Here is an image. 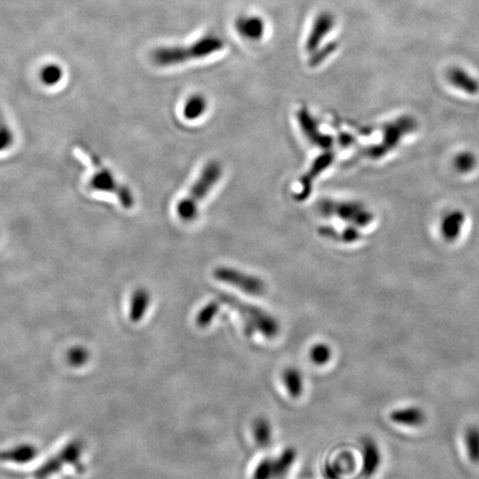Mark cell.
<instances>
[{
    "label": "cell",
    "instance_id": "cell-1",
    "mask_svg": "<svg viewBox=\"0 0 479 479\" xmlns=\"http://www.w3.org/2000/svg\"><path fill=\"white\" fill-rule=\"evenodd\" d=\"M224 48V43L215 35H208L187 47H160L151 54L153 64L159 67H172L190 60L202 59Z\"/></svg>",
    "mask_w": 479,
    "mask_h": 479
},
{
    "label": "cell",
    "instance_id": "cell-2",
    "mask_svg": "<svg viewBox=\"0 0 479 479\" xmlns=\"http://www.w3.org/2000/svg\"><path fill=\"white\" fill-rule=\"evenodd\" d=\"M222 166L219 161H209L202 168L198 179L196 180V183H193L190 191L178 203L177 215L183 222L190 223L196 219L200 203L217 185L222 177Z\"/></svg>",
    "mask_w": 479,
    "mask_h": 479
},
{
    "label": "cell",
    "instance_id": "cell-3",
    "mask_svg": "<svg viewBox=\"0 0 479 479\" xmlns=\"http://www.w3.org/2000/svg\"><path fill=\"white\" fill-rule=\"evenodd\" d=\"M217 297L220 303L234 308L242 316L248 334H252L255 331H257L264 335L265 338H273L280 332L278 322L262 308L250 306L243 301L224 293H220Z\"/></svg>",
    "mask_w": 479,
    "mask_h": 479
},
{
    "label": "cell",
    "instance_id": "cell-4",
    "mask_svg": "<svg viewBox=\"0 0 479 479\" xmlns=\"http://www.w3.org/2000/svg\"><path fill=\"white\" fill-rule=\"evenodd\" d=\"M317 211L325 217H338L354 227L364 228L372 223L374 215L359 202L335 201L324 199L317 203Z\"/></svg>",
    "mask_w": 479,
    "mask_h": 479
},
{
    "label": "cell",
    "instance_id": "cell-5",
    "mask_svg": "<svg viewBox=\"0 0 479 479\" xmlns=\"http://www.w3.org/2000/svg\"><path fill=\"white\" fill-rule=\"evenodd\" d=\"M417 128L415 119L408 115L397 119L392 124H387L384 127L383 142L378 145L367 148L363 150V155L370 158L378 159L389 152L392 149L399 145V140L406 134H410Z\"/></svg>",
    "mask_w": 479,
    "mask_h": 479
},
{
    "label": "cell",
    "instance_id": "cell-6",
    "mask_svg": "<svg viewBox=\"0 0 479 479\" xmlns=\"http://www.w3.org/2000/svg\"><path fill=\"white\" fill-rule=\"evenodd\" d=\"M217 281L227 283L231 287L241 289L252 296H261L265 292V283L257 276L245 273L243 271L228 266H219L213 272Z\"/></svg>",
    "mask_w": 479,
    "mask_h": 479
},
{
    "label": "cell",
    "instance_id": "cell-7",
    "mask_svg": "<svg viewBox=\"0 0 479 479\" xmlns=\"http://www.w3.org/2000/svg\"><path fill=\"white\" fill-rule=\"evenodd\" d=\"M297 121H299L303 134L306 136L310 145H316V147L321 148L325 151L329 150L332 148L334 140L331 136L322 134L319 124L316 122L315 119L312 117V115L308 113L306 108H301L297 111Z\"/></svg>",
    "mask_w": 479,
    "mask_h": 479
},
{
    "label": "cell",
    "instance_id": "cell-8",
    "mask_svg": "<svg viewBox=\"0 0 479 479\" xmlns=\"http://www.w3.org/2000/svg\"><path fill=\"white\" fill-rule=\"evenodd\" d=\"M333 161H334V153L329 150L322 153L313 161L308 171L301 178L300 191L295 194L297 201H304L308 198L313 189V183L316 178L321 176L333 164Z\"/></svg>",
    "mask_w": 479,
    "mask_h": 479
},
{
    "label": "cell",
    "instance_id": "cell-9",
    "mask_svg": "<svg viewBox=\"0 0 479 479\" xmlns=\"http://www.w3.org/2000/svg\"><path fill=\"white\" fill-rule=\"evenodd\" d=\"M335 18L329 11H323L316 16L312 29L306 41V49L308 54H312L321 46L322 41L332 31L334 28Z\"/></svg>",
    "mask_w": 479,
    "mask_h": 479
},
{
    "label": "cell",
    "instance_id": "cell-10",
    "mask_svg": "<svg viewBox=\"0 0 479 479\" xmlns=\"http://www.w3.org/2000/svg\"><path fill=\"white\" fill-rule=\"evenodd\" d=\"M81 443H70L67 448H64L59 456L52 458L46 465H43L39 471L36 473L38 479L46 478L49 475L56 474L58 469L64 466V464H73L79 461L81 455Z\"/></svg>",
    "mask_w": 479,
    "mask_h": 479
},
{
    "label": "cell",
    "instance_id": "cell-11",
    "mask_svg": "<svg viewBox=\"0 0 479 479\" xmlns=\"http://www.w3.org/2000/svg\"><path fill=\"white\" fill-rule=\"evenodd\" d=\"M234 28L240 37L245 41H260L265 34V22L260 16L244 15L238 17Z\"/></svg>",
    "mask_w": 479,
    "mask_h": 479
},
{
    "label": "cell",
    "instance_id": "cell-12",
    "mask_svg": "<svg viewBox=\"0 0 479 479\" xmlns=\"http://www.w3.org/2000/svg\"><path fill=\"white\" fill-rule=\"evenodd\" d=\"M448 79L452 86L469 94H476L479 92V83L473 76L469 75L461 67H452L448 69Z\"/></svg>",
    "mask_w": 479,
    "mask_h": 479
},
{
    "label": "cell",
    "instance_id": "cell-13",
    "mask_svg": "<svg viewBox=\"0 0 479 479\" xmlns=\"http://www.w3.org/2000/svg\"><path fill=\"white\" fill-rule=\"evenodd\" d=\"M392 422L399 425L418 427L425 422V414L420 407H405L402 410H394L389 415Z\"/></svg>",
    "mask_w": 479,
    "mask_h": 479
},
{
    "label": "cell",
    "instance_id": "cell-14",
    "mask_svg": "<svg viewBox=\"0 0 479 479\" xmlns=\"http://www.w3.org/2000/svg\"><path fill=\"white\" fill-rule=\"evenodd\" d=\"M464 222H465V215L463 212L456 210L448 213L443 219L442 224H441V232L445 240L448 241L456 240L461 234Z\"/></svg>",
    "mask_w": 479,
    "mask_h": 479
},
{
    "label": "cell",
    "instance_id": "cell-15",
    "mask_svg": "<svg viewBox=\"0 0 479 479\" xmlns=\"http://www.w3.org/2000/svg\"><path fill=\"white\" fill-rule=\"evenodd\" d=\"M150 306V294L145 289H138L134 291L130 302V319L132 322H140L147 313Z\"/></svg>",
    "mask_w": 479,
    "mask_h": 479
},
{
    "label": "cell",
    "instance_id": "cell-16",
    "mask_svg": "<svg viewBox=\"0 0 479 479\" xmlns=\"http://www.w3.org/2000/svg\"><path fill=\"white\" fill-rule=\"evenodd\" d=\"M380 464V454L378 446L371 439H366L363 444V473L371 476L378 471Z\"/></svg>",
    "mask_w": 479,
    "mask_h": 479
},
{
    "label": "cell",
    "instance_id": "cell-17",
    "mask_svg": "<svg viewBox=\"0 0 479 479\" xmlns=\"http://www.w3.org/2000/svg\"><path fill=\"white\" fill-rule=\"evenodd\" d=\"M37 456V450L31 445H22L13 450L0 452V461L15 462V463H29Z\"/></svg>",
    "mask_w": 479,
    "mask_h": 479
},
{
    "label": "cell",
    "instance_id": "cell-18",
    "mask_svg": "<svg viewBox=\"0 0 479 479\" xmlns=\"http://www.w3.org/2000/svg\"><path fill=\"white\" fill-rule=\"evenodd\" d=\"M208 109V102L201 94H192L185 102L183 106V117L187 120H196L201 118Z\"/></svg>",
    "mask_w": 479,
    "mask_h": 479
},
{
    "label": "cell",
    "instance_id": "cell-19",
    "mask_svg": "<svg viewBox=\"0 0 479 479\" xmlns=\"http://www.w3.org/2000/svg\"><path fill=\"white\" fill-rule=\"evenodd\" d=\"M282 380L291 396L297 399L302 395L304 382H303V375L300 371L294 367H289L282 374Z\"/></svg>",
    "mask_w": 479,
    "mask_h": 479
},
{
    "label": "cell",
    "instance_id": "cell-20",
    "mask_svg": "<svg viewBox=\"0 0 479 479\" xmlns=\"http://www.w3.org/2000/svg\"><path fill=\"white\" fill-rule=\"evenodd\" d=\"M296 450L294 448H287L276 459H273L274 479H282L285 477L296 461Z\"/></svg>",
    "mask_w": 479,
    "mask_h": 479
},
{
    "label": "cell",
    "instance_id": "cell-21",
    "mask_svg": "<svg viewBox=\"0 0 479 479\" xmlns=\"http://www.w3.org/2000/svg\"><path fill=\"white\" fill-rule=\"evenodd\" d=\"M253 436L260 448H268L272 439V429L265 418H257L253 424Z\"/></svg>",
    "mask_w": 479,
    "mask_h": 479
},
{
    "label": "cell",
    "instance_id": "cell-22",
    "mask_svg": "<svg viewBox=\"0 0 479 479\" xmlns=\"http://www.w3.org/2000/svg\"><path fill=\"white\" fill-rule=\"evenodd\" d=\"M39 77H41V81L45 86H57L62 80V78H64V70H62L59 64H46V66H43L41 68Z\"/></svg>",
    "mask_w": 479,
    "mask_h": 479
},
{
    "label": "cell",
    "instance_id": "cell-23",
    "mask_svg": "<svg viewBox=\"0 0 479 479\" xmlns=\"http://www.w3.org/2000/svg\"><path fill=\"white\" fill-rule=\"evenodd\" d=\"M466 448L469 454V459L473 463H479V429L471 426L466 431L465 436Z\"/></svg>",
    "mask_w": 479,
    "mask_h": 479
},
{
    "label": "cell",
    "instance_id": "cell-24",
    "mask_svg": "<svg viewBox=\"0 0 479 479\" xmlns=\"http://www.w3.org/2000/svg\"><path fill=\"white\" fill-rule=\"evenodd\" d=\"M220 304H221L220 301H212L209 304L203 306L196 315V324L200 327H206L211 324L215 316L219 313Z\"/></svg>",
    "mask_w": 479,
    "mask_h": 479
},
{
    "label": "cell",
    "instance_id": "cell-25",
    "mask_svg": "<svg viewBox=\"0 0 479 479\" xmlns=\"http://www.w3.org/2000/svg\"><path fill=\"white\" fill-rule=\"evenodd\" d=\"M310 359L315 365H325L332 359V350L325 343H317L310 350Z\"/></svg>",
    "mask_w": 479,
    "mask_h": 479
},
{
    "label": "cell",
    "instance_id": "cell-26",
    "mask_svg": "<svg viewBox=\"0 0 479 479\" xmlns=\"http://www.w3.org/2000/svg\"><path fill=\"white\" fill-rule=\"evenodd\" d=\"M338 45L334 41L329 43L327 46L323 47V48L317 49V50L314 51L310 54V60H308V66L310 67H317L319 64L327 60L331 55L334 52L336 49H338Z\"/></svg>",
    "mask_w": 479,
    "mask_h": 479
},
{
    "label": "cell",
    "instance_id": "cell-27",
    "mask_svg": "<svg viewBox=\"0 0 479 479\" xmlns=\"http://www.w3.org/2000/svg\"><path fill=\"white\" fill-rule=\"evenodd\" d=\"M476 157L471 152H463L458 155L455 159V168L462 173H467L474 169L476 166Z\"/></svg>",
    "mask_w": 479,
    "mask_h": 479
},
{
    "label": "cell",
    "instance_id": "cell-28",
    "mask_svg": "<svg viewBox=\"0 0 479 479\" xmlns=\"http://www.w3.org/2000/svg\"><path fill=\"white\" fill-rule=\"evenodd\" d=\"M253 479H274L273 459L265 458L255 467Z\"/></svg>",
    "mask_w": 479,
    "mask_h": 479
},
{
    "label": "cell",
    "instance_id": "cell-29",
    "mask_svg": "<svg viewBox=\"0 0 479 479\" xmlns=\"http://www.w3.org/2000/svg\"><path fill=\"white\" fill-rule=\"evenodd\" d=\"M68 359H69L70 364H73V366H80V365L85 364L88 359V353L85 348H76L70 351Z\"/></svg>",
    "mask_w": 479,
    "mask_h": 479
},
{
    "label": "cell",
    "instance_id": "cell-30",
    "mask_svg": "<svg viewBox=\"0 0 479 479\" xmlns=\"http://www.w3.org/2000/svg\"><path fill=\"white\" fill-rule=\"evenodd\" d=\"M341 238H342L343 242H345V243H353L361 238V234L355 227H348L343 231Z\"/></svg>",
    "mask_w": 479,
    "mask_h": 479
},
{
    "label": "cell",
    "instance_id": "cell-31",
    "mask_svg": "<svg viewBox=\"0 0 479 479\" xmlns=\"http://www.w3.org/2000/svg\"><path fill=\"white\" fill-rule=\"evenodd\" d=\"M343 469L340 464H327L324 469L325 477L327 479H340L341 474L343 473Z\"/></svg>",
    "mask_w": 479,
    "mask_h": 479
}]
</instances>
